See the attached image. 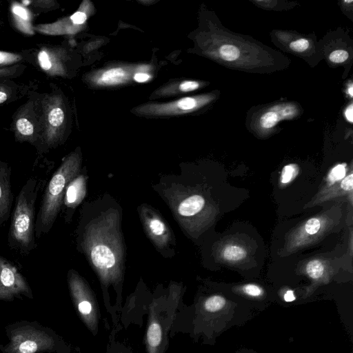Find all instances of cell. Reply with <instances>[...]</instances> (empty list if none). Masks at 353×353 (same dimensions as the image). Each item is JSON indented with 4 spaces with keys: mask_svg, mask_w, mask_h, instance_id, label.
<instances>
[{
    "mask_svg": "<svg viewBox=\"0 0 353 353\" xmlns=\"http://www.w3.org/2000/svg\"><path fill=\"white\" fill-rule=\"evenodd\" d=\"M209 54L226 68L252 74L280 72L291 64L281 52L249 35L230 30L216 17L212 23Z\"/></svg>",
    "mask_w": 353,
    "mask_h": 353,
    "instance_id": "obj_1",
    "label": "cell"
},
{
    "mask_svg": "<svg viewBox=\"0 0 353 353\" xmlns=\"http://www.w3.org/2000/svg\"><path fill=\"white\" fill-rule=\"evenodd\" d=\"M39 190L38 181L31 177L24 183L16 199L8 243L12 250L21 254H28L37 246L36 201Z\"/></svg>",
    "mask_w": 353,
    "mask_h": 353,
    "instance_id": "obj_2",
    "label": "cell"
},
{
    "mask_svg": "<svg viewBox=\"0 0 353 353\" xmlns=\"http://www.w3.org/2000/svg\"><path fill=\"white\" fill-rule=\"evenodd\" d=\"M5 332L8 341L0 344L1 353H62L65 350L55 332L37 321L10 323Z\"/></svg>",
    "mask_w": 353,
    "mask_h": 353,
    "instance_id": "obj_3",
    "label": "cell"
},
{
    "mask_svg": "<svg viewBox=\"0 0 353 353\" xmlns=\"http://www.w3.org/2000/svg\"><path fill=\"white\" fill-rule=\"evenodd\" d=\"M78 172L74 158L64 161L53 174L45 190L35 223V237L40 238L51 230L63 201L68 183Z\"/></svg>",
    "mask_w": 353,
    "mask_h": 353,
    "instance_id": "obj_4",
    "label": "cell"
},
{
    "mask_svg": "<svg viewBox=\"0 0 353 353\" xmlns=\"http://www.w3.org/2000/svg\"><path fill=\"white\" fill-rule=\"evenodd\" d=\"M303 112L301 105L294 101L278 100L254 105L248 111L245 127L256 137L266 139L281 130V122L297 119Z\"/></svg>",
    "mask_w": 353,
    "mask_h": 353,
    "instance_id": "obj_5",
    "label": "cell"
},
{
    "mask_svg": "<svg viewBox=\"0 0 353 353\" xmlns=\"http://www.w3.org/2000/svg\"><path fill=\"white\" fill-rule=\"evenodd\" d=\"M270 37L279 49L301 59L311 67L316 66L323 60L321 46L314 34L273 30Z\"/></svg>",
    "mask_w": 353,
    "mask_h": 353,
    "instance_id": "obj_6",
    "label": "cell"
},
{
    "mask_svg": "<svg viewBox=\"0 0 353 353\" xmlns=\"http://www.w3.org/2000/svg\"><path fill=\"white\" fill-rule=\"evenodd\" d=\"M323 59L332 68L343 66L349 72L353 61V41L342 29L326 34L319 41Z\"/></svg>",
    "mask_w": 353,
    "mask_h": 353,
    "instance_id": "obj_7",
    "label": "cell"
},
{
    "mask_svg": "<svg viewBox=\"0 0 353 353\" xmlns=\"http://www.w3.org/2000/svg\"><path fill=\"white\" fill-rule=\"evenodd\" d=\"M23 297L34 298L28 281L17 266L0 255V300L12 301Z\"/></svg>",
    "mask_w": 353,
    "mask_h": 353,
    "instance_id": "obj_8",
    "label": "cell"
},
{
    "mask_svg": "<svg viewBox=\"0 0 353 353\" xmlns=\"http://www.w3.org/2000/svg\"><path fill=\"white\" fill-rule=\"evenodd\" d=\"M10 176V168L0 162V227L8 221L11 214L13 194Z\"/></svg>",
    "mask_w": 353,
    "mask_h": 353,
    "instance_id": "obj_9",
    "label": "cell"
},
{
    "mask_svg": "<svg viewBox=\"0 0 353 353\" xmlns=\"http://www.w3.org/2000/svg\"><path fill=\"white\" fill-rule=\"evenodd\" d=\"M91 259L94 265L100 270H108L114 266L116 256L108 244L99 243L94 244L91 249Z\"/></svg>",
    "mask_w": 353,
    "mask_h": 353,
    "instance_id": "obj_10",
    "label": "cell"
},
{
    "mask_svg": "<svg viewBox=\"0 0 353 353\" xmlns=\"http://www.w3.org/2000/svg\"><path fill=\"white\" fill-rule=\"evenodd\" d=\"M85 179L83 176H75L68 183L65 196L64 203L68 208L75 207L85 194Z\"/></svg>",
    "mask_w": 353,
    "mask_h": 353,
    "instance_id": "obj_11",
    "label": "cell"
},
{
    "mask_svg": "<svg viewBox=\"0 0 353 353\" xmlns=\"http://www.w3.org/2000/svg\"><path fill=\"white\" fill-rule=\"evenodd\" d=\"M205 204L200 195H192L183 200L178 206L179 214L183 217L192 216L199 212Z\"/></svg>",
    "mask_w": 353,
    "mask_h": 353,
    "instance_id": "obj_12",
    "label": "cell"
},
{
    "mask_svg": "<svg viewBox=\"0 0 353 353\" xmlns=\"http://www.w3.org/2000/svg\"><path fill=\"white\" fill-rule=\"evenodd\" d=\"M126 77L125 72L120 68H112L105 71L99 79L98 83L100 84L112 85L122 82Z\"/></svg>",
    "mask_w": 353,
    "mask_h": 353,
    "instance_id": "obj_13",
    "label": "cell"
},
{
    "mask_svg": "<svg viewBox=\"0 0 353 353\" xmlns=\"http://www.w3.org/2000/svg\"><path fill=\"white\" fill-rule=\"evenodd\" d=\"M256 6L267 10L274 11L288 10L296 6L297 3L285 1H252Z\"/></svg>",
    "mask_w": 353,
    "mask_h": 353,
    "instance_id": "obj_14",
    "label": "cell"
},
{
    "mask_svg": "<svg viewBox=\"0 0 353 353\" xmlns=\"http://www.w3.org/2000/svg\"><path fill=\"white\" fill-rule=\"evenodd\" d=\"M245 250L238 245H226L222 252V255L224 259L229 261H238L246 256Z\"/></svg>",
    "mask_w": 353,
    "mask_h": 353,
    "instance_id": "obj_15",
    "label": "cell"
},
{
    "mask_svg": "<svg viewBox=\"0 0 353 353\" xmlns=\"http://www.w3.org/2000/svg\"><path fill=\"white\" fill-rule=\"evenodd\" d=\"M162 331L159 324L152 323L150 325L147 332V340L150 347H156L161 341Z\"/></svg>",
    "mask_w": 353,
    "mask_h": 353,
    "instance_id": "obj_16",
    "label": "cell"
},
{
    "mask_svg": "<svg viewBox=\"0 0 353 353\" xmlns=\"http://www.w3.org/2000/svg\"><path fill=\"white\" fill-rule=\"evenodd\" d=\"M226 304V300L220 295H214L206 299L205 310L209 312H216L222 310Z\"/></svg>",
    "mask_w": 353,
    "mask_h": 353,
    "instance_id": "obj_17",
    "label": "cell"
},
{
    "mask_svg": "<svg viewBox=\"0 0 353 353\" xmlns=\"http://www.w3.org/2000/svg\"><path fill=\"white\" fill-rule=\"evenodd\" d=\"M305 270L310 277L314 279H318L323 275L325 266L322 261L314 259L307 263Z\"/></svg>",
    "mask_w": 353,
    "mask_h": 353,
    "instance_id": "obj_18",
    "label": "cell"
},
{
    "mask_svg": "<svg viewBox=\"0 0 353 353\" xmlns=\"http://www.w3.org/2000/svg\"><path fill=\"white\" fill-rule=\"evenodd\" d=\"M148 224L151 233L156 236H162L167 232L165 225L158 217L150 218Z\"/></svg>",
    "mask_w": 353,
    "mask_h": 353,
    "instance_id": "obj_19",
    "label": "cell"
},
{
    "mask_svg": "<svg viewBox=\"0 0 353 353\" xmlns=\"http://www.w3.org/2000/svg\"><path fill=\"white\" fill-rule=\"evenodd\" d=\"M299 172V168L296 164H288L283 167L281 175V181L282 183H288L292 181Z\"/></svg>",
    "mask_w": 353,
    "mask_h": 353,
    "instance_id": "obj_20",
    "label": "cell"
},
{
    "mask_svg": "<svg viewBox=\"0 0 353 353\" xmlns=\"http://www.w3.org/2000/svg\"><path fill=\"white\" fill-rule=\"evenodd\" d=\"M345 164L336 165L330 172L327 176V181L332 184L336 181H340L345 177Z\"/></svg>",
    "mask_w": 353,
    "mask_h": 353,
    "instance_id": "obj_21",
    "label": "cell"
},
{
    "mask_svg": "<svg viewBox=\"0 0 353 353\" xmlns=\"http://www.w3.org/2000/svg\"><path fill=\"white\" fill-rule=\"evenodd\" d=\"M64 119V113L61 108L52 109L48 116L49 123L54 127L61 125Z\"/></svg>",
    "mask_w": 353,
    "mask_h": 353,
    "instance_id": "obj_22",
    "label": "cell"
},
{
    "mask_svg": "<svg viewBox=\"0 0 353 353\" xmlns=\"http://www.w3.org/2000/svg\"><path fill=\"white\" fill-rule=\"evenodd\" d=\"M321 227V220L318 218H312L306 221L304 225V230L307 234L313 235L319 231Z\"/></svg>",
    "mask_w": 353,
    "mask_h": 353,
    "instance_id": "obj_23",
    "label": "cell"
},
{
    "mask_svg": "<svg viewBox=\"0 0 353 353\" xmlns=\"http://www.w3.org/2000/svg\"><path fill=\"white\" fill-rule=\"evenodd\" d=\"M17 128L19 132L23 135H31L34 132L33 125L26 119L21 118L17 121Z\"/></svg>",
    "mask_w": 353,
    "mask_h": 353,
    "instance_id": "obj_24",
    "label": "cell"
},
{
    "mask_svg": "<svg viewBox=\"0 0 353 353\" xmlns=\"http://www.w3.org/2000/svg\"><path fill=\"white\" fill-rule=\"evenodd\" d=\"M243 291L246 294L254 297L260 296L263 293V289L255 284H247L244 285L243 287Z\"/></svg>",
    "mask_w": 353,
    "mask_h": 353,
    "instance_id": "obj_25",
    "label": "cell"
},
{
    "mask_svg": "<svg viewBox=\"0 0 353 353\" xmlns=\"http://www.w3.org/2000/svg\"><path fill=\"white\" fill-rule=\"evenodd\" d=\"M39 62L40 63L41 67L45 70H48L51 68V63L49 60L48 54L46 51L41 50L38 55Z\"/></svg>",
    "mask_w": 353,
    "mask_h": 353,
    "instance_id": "obj_26",
    "label": "cell"
},
{
    "mask_svg": "<svg viewBox=\"0 0 353 353\" xmlns=\"http://www.w3.org/2000/svg\"><path fill=\"white\" fill-rule=\"evenodd\" d=\"M200 86V84L197 81H184L181 83L179 88L181 91L183 92H189L192 90H196Z\"/></svg>",
    "mask_w": 353,
    "mask_h": 353,
    "instance_id": "obj_27",
    "label": "cell"
},
{
    "mask_svg": "<svg viewBox=\"0 0 353 353\" xmlns=\"http://www.w3.org/2000/svg\"><path fill=\"white\" fill-rule=\"evenodd\" d=\"M353 178L352 173L345 176L341 183V188L344 191H352L353 188L352 183Z\"/></svg>",
    "mask_w": 353,
    "mask_h": 353,
    "instance_id": "obj_28",
    "label": "cell"
},
{
    "mask_svg": "<svg viewBox=\"0 0 353 353\" xmlns=\"http://www.w3.org/2000/svg\"><path fill=\"white\" fill-rule=\"evenodd\" d=\"M86 18L87 17L85 14L82 12H77L70 17L72 22L76 24H81L84 23L86 20Z\"/></svg>",
    "mask_w": 353,
    "mask_h": 353,
    "instance_id": "obj_29",
    "label": "cell"
},
{
    "mask_svg": "<svg viewBox=\"0 0 353 353\" xmlns=\"http://www.w3.org/2000/svg\"><path fill=\"white\" fill-rule=\"evenodd\" d=\"M344 117L350 123L352 124L353 123V103L352 101H350L344 110Z\"/></svg>",
    "mask_w": 353,
    "mask_h": 353,
    "instance_id": "obj_30",
    "label": "cell"
},
{
    "mask_svg": "<svg viewBox=\"0 0 353 353\" xmlns=\"http://www.w3.org/2000/svg\"><path fill=\"white\" fill-rule=\"evenodd\" d=\"M12 12L15 14H17V16L20 17L21 18H22L23 19H28V13H27L26 10L22 7H20L19 6H14L12 8Z\"/></svg>",
    "mask_w": 353,
    "mask_h": 353,
    "instance_id": "obj_31",
    "label": "cell"
},
{
    "mask_svg": "<svg viewBox=\"0 0 353 353\" xmlns=\"http://www.w3.org/2000/svg\"><path fill=\"white\" fill-rule=\"evenodd\" d=\"M345 94L349 97V99L352 101L353 97V83L352 79H350L345 85Z\"/></svg>",
    "mask_w": 353,
    "mask_h": 353,
    "instance_id": "obj_32",
    "label": "cell"
},
{
    "mask_svg": "<svg viewBox=\"0 0 353 353\" xmlns=\"http://www.w3.org/2000/svg\"><path fill=\"white\" fill-rule=\"evenodd\" d=\"M150 76L145 73H137L134 75V79L138 82H143L149 79Z\"/></svg>",
    "mask_w": 353,
    "mask_h": 353,
    "instance_id": "obj_33",
    "label": "cell"
},
{
    "mask_svg": "<svg viewBox=\"0 0 353 353\" xmlns=\"http://www.w3.org/2000/svg\"><path fill=\"white\" fill-rule=\"evenodd\" d=\"M283 298L285 301L291 302L295 299V296L292 290H288L285 293Z\"/></svg>",
    "mask_w": 353,
    "mask_h": 353,
    "instance_id": "obj_34",
    "label": "cell"
},
{
    "mask_svg": "<svg viewBox=\"0 0 353 353\" xmlns=\"http://www.w3.org/2000/svg\"><path fill=\"white\" fill-rule=\"evenodd\" d=\"M11 55L7 53L0 52V63H6L8 61H10Z\"/></svg>",
    "mask_w": 353,
    "mask_h": 353,
    "instance_id": "obj_35",
    "label": "cell"
},
{
    "mask_svg": "<svg viewBox=\"0 0 353 353\" xmlns=\"http://www.w3.org/2000/svg\"><path fill=\"white\" fill-rule=\"evenodd\" d=\"M7 99V95L3 92H0V103L4 102Z\"/></svg>",
    "mask_w": 353,
    "mask_h": 353,
    "instance_id": "obj_36",
    "label": "cell"
},
{
    "mask_svg": "<svg viewBox=\"0 0 353 353\" xmlns=\"http://www.w3.org/2000/svg\"><path fill=\"white\" fill-rule=\"evenodd\" d=\"M23 3H26V4H28V3H30V1H23Z\"/></svg>",
    "mask_w": 353,
    "mask_h": 353,
    "instance_id": "obj_37",
    "label": "cell"
}]
</instances>
